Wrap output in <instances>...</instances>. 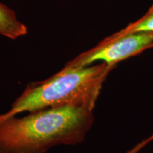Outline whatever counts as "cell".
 <instances>
[{"instance_id": "obj_2", "label": "cell", "mask_w": 153, "mask_h": 153, "mask_svg": "<svg viewBox=\"0 0 153 153\" xmlns=\"http://www.w3.org/2000/svg\"><path fill=\"white\" fill-rule=\"evenodd\" d=\"M114 68L104 62L63 68L47 79L28 85L10 109L0 117L53 107H86L94 110L103 84Z\"/></svg>"}, {"instance_id": "obj_4", "label": "cell", "mask_w": 153, "mask_h": 153, "mask_svg": "<svg viewBox=\"0 0 153 153\" xmlns=\"http://www.w3.org/2000/svg\"><path fill=\"white\" fill-rule=\"evenodd\" d=\"M27 33L28 28L19 20L15 11L0 2V35L16 40Z\"/></svg>"}, {"instance_id": "obj_6", "label": "cell", "mask_w": 153, "mask_h": 153, "mask_svg": "<svg viewBox=\"0 0 153 153\" xmlns=\"http://www.w3.org/2000/svg\"><path fill=\"white\" fill-rule=\"evenodd\" d=\"M152 142H153V133L149 137L143 139V140L140 141V142L137 143L135 146L133 147L131 149H130L129 150H128L126 153H138L139 152H140L143 148H145L147 145L150 144V143Z\"/></svg>"}, {"instance_id": "obj_5", "label": "cell", "mask_w": 153, "mask_h": 153, "mask_svg": "<svg viewBox=\"0 0 153 153\" xmlns=\"http://www.w3.org/2000/svg\"><path fill=\"white\" fill-rule=\"evenodd\" d=\"M133 33H153V4L142 17L116 32V33L120 35Z\"/></svg>"}, {"instance_id": "obj_3", "label": "cell", "mask_w": 153, "mask_h": 153, "mask_svg": "<svg viewBox=\"0 0 153 153\" xmlns=\"http://www.w3.org/2000/svg\"><path fill=\"white\" fill-rule=\"evenodd\" d=\"M153 48L152 33H133L120 35L115 33L89 51L68 62L64 68H79L100 61L109 65L142 53Z\"/></svg>"}, {"instance_id": "obj_1", "label": "cell", "mask_w": 153, "mask_h": 153, "mask_svg": "<svg viewBox=\"0 0 153 153\" xmlns=\"http://www.w3.org/2000/svg\"><path fill=\"white\" fill-rule=\"evenodd\" d=\"M27 116L0 117V153H45L57 145L82 143L94 122L86 107H53Z\"/></svg>"}]
</instances>
